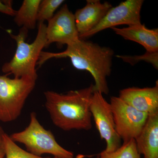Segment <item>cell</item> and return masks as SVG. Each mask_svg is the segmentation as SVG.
<instances>
[{
  "mask_svg": "<svg viewBox=\"0 0 158 158\" xmlns=\"http://www.w3.org/2000/svg\"><path fill=\"white\" fill-rule=\"evenodd\" d=\"M112 7L108 2L87 0L85 7L77 9L74 14L79 38L97 26Z\"/></svg>",
  "mask_w": 158,
  "mask_h": 158,
  "instance_id": "8fae6325",
  "label": "cell"
},
{
  "mask_svg": "<svg viewBox=\"0 0 158 158\" xmlns=\"http://www.w3.org/2000/svg\"><path fill=\"white\" fill-rule=\"evenodd\" d=\"M143 0H127L112 7L94 28L79 38L85 40L106 29L121 25L128 26L141 23V11Z\"/></svg>",
  "mask_w": 158,
  "mask_h": 158,
  "instance_id": "ba28073f",
  "label": "cell"
},
{
  "mask_svg": "<svg viewBox=\"0 0 158 158\" xmlns=\"http://www.w3.org/2000/svg\"><path fill=\"white\" fill-rule=\"evenodd\" d=\"M94 92L93 85L65 94L45 91V106L53 124L64 131L91 129L90 106Z\"/></svg>",
  "mask_w": 158,
  "mask_h": 158,
  "instance_id": "7a4b0ae2",
  "label": "cell"
},
{
  "mask_svg": "<svg viewBox=\"0 0 158 158\" xmlns=\"http://www.w3.org/2000/svg\"><path fill=\"white\" fill-rule=\"evenodd\" d=\"M65 1L63 0H43L40 4L37 21L44 23L49 21L55 15V11Z\"/></svg>",
  "mask_w": 158,
  "mask_h": 158,
  "instance_id": "e0dca14e",
  "label": "cell"
},
{
  "mask_svg": "<svg viewBox=\"0 0 158 158\" xmlns=\"http://www.w3.org/2000/svg\"><path fill=\"white\" fill-rule=\"evenodd\" d=\"M116 57L131 65H135L141 61H144L152 64L156 69H158V52H146L143 55L140 56L117 55Z\"/></svg>",
  "mask_w": 158,
  "mask_h": 158,
  "instance_id": "ac0fdd59",
  "label": "cell"
},
{
  "mask_svg": "<svg viewBox=\"0 0 158 158\" xmlns=\"http://www.w3.org/2000/svg\"><path fill=\"white\" fill-rule=\"evenodd\" d=\"M110 103L120 139L123 142L135 140L144 128L148 114L136 110L118 97H111Z\"/></svg>",
  "mask_w": 158,
  "mask_h": 158,
  "instance_id": "8992f818",
  "label": "cell"
},
{
  "mask_svg": "<svg viewBox=\"0 0 158 158\" xmlns=\"http://www.w3.org/2000/svg\"><path fill=\"white\" fill-rule=\"evenodd\" d=\"M41 0H24L14 16L18 27L27 30H34L37 23L38 9Z\"/></svg>",
  "mask_w": 158,
  "mask_h": 158,
  "instance_id": "5bb4252c",
  "label": "cell"
},
{
  "mask_svg": "<svg viewBox=\"0 0 158 158\" xmlns=\"http://www.w3.org/2000/svg\"><path fill=\"white\" fill-rule=\"evenodd\" d=\"M118 97L140 112L148 115L158 112V83L153 87H131L119 91Z\"/></svg>",
  "mask_w": 158,
  "mask_h": 158,
  "instance_id": "30bf717a",
  "label": "cell"
},
{
  "mask_svg": "<svg viewBox=\"0 0 158 158\" xmlns=\"http://www.w3.org/2000/svg\"><path fill=\"white\" fill-rule=\"evenodd\" d=\"M3 149L6 158H46L34 155L23 149L6 133L3 136Z\"/></svg>",
  "mask_w": 158,
  "mask_h": 158,
  "instance_id": "2e32d148",
  "label": "cell"
},
{
  "mask_svg": "<svg viewBox=\"0 0 158 158\" xmlns=\"http://www.w3.org/2000/svg\"><path fill=\"white\" fill-rule=\"evenodd\" d=\"M37 78L26 76L11 79L0 75V121L10 122L19 117Z\"/></svg>",
  "mask_w": 158,
  "mask_h": 158,
  "instance_id": "5b68a950",
  "label": "cell"
},
{
  "mask_svg": "<svg viewBox=\"0 0 158 158\" xmlns=\"http://www.w3.org/2000/svg\"><path fill=\"white\" fill-rule=\"evenodd\" d=\"M79 39L74 15L65 4L48 21L46 48L53 43L67 46Z\"/></svg>",
  "mask_w": 158,
  "mask_h": 158,
  "instance_id": "9c48e42d",
  "label": "cell"
},
{
  "mask_svg": "<svg viewBox=\"0 0 158 158\" xmlns=\"http://www.w3.org/2000/svg\"><path fill=\"white\" fill-rule=\"evenodd\" d=\"M135 140L138 152L144 158H158V112L148 115L144 128Z\"/></svg>",
  "mask_w": 158,
  "mask_h": 158,
  "instance_id": "7c38bea8",
  "label": "cell"
},
{
  "mask_svg": "<svg viewBox=\"0 0 158 158\" xmlns=\"http://www.w3.org/2000/svg\"><path fill=\"white\" fill-rule=\"evenodd\" d=\"M98 156V158H141L135 139L123 142L120 147L112 152H107L104 150Z\"/></svg>",
  "mask_w": 158,
  "mask_h": 158,
  "instance_id": "9a60e30c",
  "label": "cell"
},
{
  "mask_svg": "<svg viewBox=\"0 0 158 158\" xmlns=\"http://www.w3.org/2000/svg\"><path fill=\"white\" fill-rule=\"evenodd\" d=\"M5 156V152L3 148L0 149V158H4Z\"/></svg>",
  "mask_w": 158,
  "mask_h": 158,
  "instance_id": "44dd1931",
  "label": "cell"
},
{
  "mask_svg": "<svg viewBox=\"0 0 158 158\" xmlns=\"http://www.w3.org/2000/svg\"><path fill=\"white\" fill-rule=\"evenodd\" d=\"M98 158V156H97V158Z\"/></svg>",
  "mask_w": 158,
  "mask_h": 158,
  "instance_id": "603a6c76",
  "label": "cell"
},
{
  "mask_svg": "<svg viewBox=\"0 0 158 158\" xmlns=\"http://www.w3.org/2000/svg\"><path fill=\"white\" fill-rule=\"evenodd\" d=\"M46 27L44 23H39L36 38L32 43L26 42L28 30L21 28L17 35L10 34L16 43L14 56L2 66V71L7 74H13L15 78L29 76L37 78L36 66L40 55L46 45Z\"/></svg>",
  "mask_w": 158,
  "mask_h": 158,
  "instance_id": "3957f363",
  "label": "cell"
},
{
  "mask_svg": "<svg viewBox=\"0 0 158 158\" xmlns=\"http://www.w3.org/2000/svg\"><path fill=\"white\" fill-rule=\"evenodd\" d=\"M6 133L4 132L2 128L0 126V149L3 148V136Z\"/></svg>",
  "mask_w": 158,
  "mask_h": 158,
  "instance_id": "ffe728a7",
  "label": "cell"
},
{
  "mask_svg": "<svg viewBox=\"0 0 158 158\" xmlns=\"http://www.w3.org/2000/svg\"><path fill=\"white\" fill-rule=\"evenodd\" d=\"M54 158H74V157L73 158H62V157H54Z\"/></svg>",
  "mask_w": 158,
  "mask_h": 158,
  "instance_id": "7402d4cb",
  "label": "cell"
},
{
  "mask_svg": "<svg viewBox=\"0 0 158 158\" xmlns=\"http://www.w3.org/2000/svg\"><path fill=\"white\" fill-rule=\"evenodd\" d=\"M113 50L107 47L85 40H78L67 46L65 50L55 53L42 51L37 65L40 67L49 59L69 58L75 68L86 70L94 79V91L108 94L109 92L107 78L112 72Z\"/></svg>",
  "mask_w": 158,
  "mask_h": 158,
  "instance_id": "6da1fadb",
  "label": "cell"
},
{
  "mask_svg": "<svg viewBox=\"0 0 158 158\" xmlns=\"http://www.w3.org/2000/svg\"><path fill=\"white\" fill-rule=\"evenodd\" d=\"M117 35L127 40L141 44L146 52H158V29H149L140 23L127 27L111 28Z\"/></svg>",
  "mask_w": 158,
  "mask_h": 158,
  "instance_id": "4fadbf2b",
  "label": "cell"
},
{
  "mask_svg": "<svg viewBox=\"0 0 158 158\" xmlns=\"http://www.w3.org/2000/svg\"><path fill=\"white\" fill-rule=\"evenodd\" d=\"M16 11L12 7V1L0 0V12L10 16H14L16 14Z\"/></svg>",
  "mask_w": 158,
  "mask_h": 158,
  "instance_id": "d6986e66",
  "label": "cell"
},
{
  "mask_svg": "<svg viewBox=\"0 0 158 158\" xmlns=\"http://www.w3.org/2000/svg\"><path fill=\"white\" fill-rule=\"evenodd\" d=\"M103 95L94 91L90 101V111L101 138L106 141L105 150L112 152L121 146V139L116 131L110 103Z\"/></svg>",
  "mask_w": 158,
  "mask_h": 158,
  "instance_id": "52a82bcc",
  "label": "cell"
},
{
  "mask_svg": "<svg viewBox=\"0 0 158 158\" xmlns=\"http://www.w3.org/2000/svg\"><path fill=\"white\" fill-rule=\"evenodd\" d=\"M10 137L15 143L23 144L27 151L34 155L41 156L48 154L56 157H74L73 153L61 146L52 132L40 124L34 112L30 114L28 126L21 131L13 133Z\"/></svg>",
  "mask_w": 158,
  "mask_h": 158,
  "instance_id": "277c9868",
  "label": "cell"
}]
</instances>
